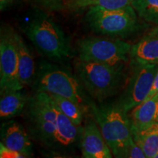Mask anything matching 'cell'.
I'll use <instances>...</instances> for the list:
<instances>
[{"mask_svg":"<svg viewBox=\"0 0 158 158\" xmlns=\"http://www.w3.org/2000/svg\"><path fill=\"white\" fill-rule=\"evenodd\" d=\"M134 141L141 148L147 158H154L158 152V122L143 130L132 127Z\"/></svg>","mask_w":158,"mask_h":158,"instance_id":"17","label":"cell"},{"mask_svg":"<svg viewBox=\"0 0 158 158\" xmlns=\"http://www.w3.org/2000/svg\"><path fill=\"white\" fill-rule=\"evenodd\" d=\"M124 64L110 65L78 60L75 62L76 78L89 95L103 102L116 95L125 85L127 75Z\"/></svg>","mask_w":158,"mask_h":158,"instance_id":"2","label":"cell"},{"mask_svg":"<svg viewBox=\"0 0 158 158\" xmlns=\"http://www.w3.org/2000/svg\"><path fill=\"white\" fill-rule=\"evenodd\" d=\"M19 56V76L23 87L32 86L35 80L37 68L32 53L23 37L16 32L15 35Z\"/></svg>","mask_w":158,"mask_h":158,"instance_id":"14","label":"cell"},{"mask_svg":"<svg viewBox=\"0 0 158 158\" xmlns=\"http://www.w3.org/2000/svg\"><path fill=\"white\" fill-rule=\"evenodd\" d=\"M124 157L129 158H146L143 151L135 141H133L126 149Z\"/></svg>","mask_w":158,"mask_h":158,"instance_id":"22","label":"cell"},{"mask_svg":"<svg viewBox=\"0 0 158 158\" xmlns=\"http://www.w3.org/2000/svg\"><path fill=\"white\" fill-rule=\"evenodd\" d=\"M85 20L94 33L114 38H126L140 27L137 13L132 5L118 10L89 7Z\"/></svg>","mask_w":158,"mask_h":158,"instance_id":"6","label":"cell"},{"mask_svg":"<svg viewBox=\"0 0 158 158\" xmlns=\"http://www.w3.org/2000/svg\"><path fill=\"white\" fill-rule=\"evenodd\" d=\"M158 92V70L157 74H156L155 78V81H154L152 87V89L150 91L149 95H148L147 99H149L152 97H153L155 94H156ZM146 99V100H147Z\"/></svg>","mask_w":158,"mask_h":158,"instance_id":"25","label":"cell"},{"mask_svg":"<svg viewBox=\"0 0 158 158\" xmlns=\"http://www.w3.org/2000/svg\"><path fill=\"white\" fill-rule=\"evenodd\" d=\"M91 113L115 157H124L126 149L134 140L130 118L117 102L94 103Z\"/></svg>","mask_w":158,"mask_h":158,"instance_id":"3","label":"cell"},{"mask_svg":"<svg viewBox=\"0 0 158 158\" xmlns=\"http://www.w3.org/2000/svg\"><path fill=\"white\" fill-rule=\"evenodd\" d=\"M31 86L36 92H44L70 99L88 110L94 103L88 98V93L76 76L52 63H40Z\"/></svg>","mask_w":158,"mask_h":158,"instance_id":"5","label":"cell"},{"mask_svg":"<svg viewBox=\"0 0 158 158\" xmlns=\"http://www.w3.org/2000/svg\"><path fill=\"white\" fill-rule=\"evenodd\" d=\"M80 141L83 157L111 158L113 157V153L94 117L86 118Z\"/></svg>","mask_w":158,"mask_h":158,"instance_id":"10","label":"cell"},{"mask_svg":"<svg viewBox=\"0 0 158 158\" xmlns=\"http://www.w3.org/2000/svg\"><path fill=\"white\" fill-rule=\"evenodd\" d=\"M132 6L141 19L158 25V0H133Z\"/></svg>","mask_w":158,"mask_h":158,"instance_id":"19","label":"cell"},{"mask_svg":"<svg viewBox=\"0 0 158 158\" xmlns=\"http://www.w3.org/2000/svg\"><path fill=\"white\" fill-rule=\"evenodd\" d=\"M18 0H0V10L2 12L6 10L13 6Z\"/></svg>","mask_w":158,"mask_h":158,"instance_id":"24","label":"cell"},{"mask_svg":"<svg viewBox=\"0 0 158 158\" xmlns=\"http://www.w3.org/2000/svg\"><path fill=\"white\" fill-rule=\"evenodd\" d=\"M1 143L9 149L23 154L26 157L32 156V142L29 133L19 122L10 120L2 124Z\"/></svg>","mask_w":158,"mask_h":158,"instance_id":"11","label":"cell"},{"mask_svg":"<svg viewBox=\"0 0 158 158\" xmlns=\"http://www.w3.org/2000/svg\"><path fill=\"white\" fill-rule=\"evenodd\" d=\"M132 127L143 130L158 122V92L153 97L144 100L132 110Z\"/></svg>","mask_w":158,"mask_h":158,"instance_id":"15","label":"cell"},{"mask_svg":"<svg viewBox=\"0 0 158 158\" xmlns=\"http://www.w3.org/2000/svg\"><path fill=\"white\" fill-rule=\"evenodd\" d=\"M49 94L62 112L70 118L76 125H81L84 115L88 112L87 109L70 99L57 94Z\"/></svg>","mask_w":158,"mask_h":158,"instance_id":"18","label":"cell"},{"mask_svg":"<svg viewBox=\"0 0 158 158\" xmlns=\"http://www.w3.org/2000/svg\"><path fill=\"white\" fill-rule=\"evenodd\" d=\"M44 8L50 10L61 11L64 10H78L77 0H35Z\"/></svg>","mask_w":158,"mask_h":158,"instance_id":"21","label":"cell"},{"mask_svg":"<svg viewBox=\"0 0 158 158\" xmlns=\"http://www.w3.org/2000/svg\"><path fill=\"white\" fill-rule=\"evenodd\" d=\"M133 0H78V9L95 7L103 10L122 9L132 5Z\"/></svg>","mask_w":158,"mask_h":158,"instance_id":"20","label":"cell"},{"mask_svg":"<svg viewBox=\"0 0 158 158\" xmlns=\"http://www.w3.org/2000/svg\"><path fill=\"white\" fill-rule=\"evenodd\" d=\"M130 65L131 72L125 88L116 101L126 112L133 110L147 98L158 70V64L131 62Z\"/></svg>","mask_w":158,"mask_h":158,"instance_id":"8","label":"cell"},{"mask_svg":"<svg viewBox=\"0 0 158 158\" xmlns=\"http://www.w3.org/2000/svg\"><path fill=\"white\" fill-rule=\"evenodd\" d=\"M23 31L37 50L55 62L67 60L72 48L64 31L52 18L42 10H36L23 26Z\"/></svg>","mask_w":158,"mask_h":158,"instance_id":"1","label":"cell"},{"mask_svg":"<svg viewBox=\"0 0 158 158\" xmlns=\"http://www.w3.org/2000/svg\"><path fill=\"white\" fill-rule=\"evenodd\" d=\"M154 158H158V152H157V154H156L155 157H154Z\"/></svg>","mask_w":158,"mask_h":158,"instance_id":"26","label":"cell"},{"mask_svg":"<svg viewBox=\"0 0 158 158\" xmlns=\"http://www.w3.org/2000/svg\"><path fill=\"white\" fill-rule=\"evenodd\" d=\"M29 98L23 89L10 91L1 94L0 117L2 119H9L21 115L25 109Z\"/></svg>","mask_w":158,"mask_h":158,"instance_id":"16","label":"cell"},{"mask_svg":"<svg viewBox=\"0 0 158 158\" xmlns=\"http://www.w3.org/2000/svg\"><path fill=\"white\" fill-rule=\"evenodd\" d=\"M0 157L1 158H23V154L15 150L9 149L3 143H0Z\"/></svg>","mask_w":158,"mask_h":158,"instance_id":"23","label":"cell"},{"mask_svg":"<svg viewBox=\"0 0 158 158\" xmlns=\"http://www.w3.org/2000/svg\"><path fill=\"white\" fill-rule=\"evenodd\" d=\"M22 114L29 135L44 147L56 149V114L50 94L44 92H35L29 98Z\"/></svg>","mask_w":158,"mask_h":158,"instance_id":"4","label":"cell"},{"mask_svg":"<svg viewBox=\"0 0 158 158\" xmlns=\"http://www.w3.org/2000/svg\"><path fill=\"white\" fill-rule=\"evenodd\" d=\"M53 100V99H52ZM55 104L56 114V129L55 133L57 149L68 148L76 143L81 137L83 127L76 125Z\"/></svg>","mask_w":158,"mask_h":158,"instance_id":"13","label":"cell"},{"mask_svg":"<svg viewBox=\"0 0 158 158\" xmlns=\"http://www.w3.org/2000/svg\"><path fill=\"white\" fill-rule=\"evenodd\" d=\"M130 56L133 62L158 64V25L132 45Z\"/></svg>","mask_w":158,"mask_h":158,"instance_id":"12","label":"cell"},{"mask_svg":"<svg viewBox=\"0 0 158 158\" xmlns=\"http://www.w3.org/2000/svg\"><path fill=\"white\" fill-rule=\"evenodd\" d=\"M16 31L9 25L0 30V93L23 89L19 76Z\"/></svg>","mask_w":158,"mask_h":158,"instance_id":"9","label":"cell"},{"mask_svg":"<svg viewBox=\"0 0 158 158\" xmlns=\"http://www.w3.org/2000/svg\"><path fill=\"white\" fill-rule=\"evenodd\" d=\"M132 45L118 38L86 37L76 43L79 60L110 65L124 64L130 58Z\"/></svg>","mask_w":158,"mask_h":158,"instance_id":"7","label":"cell"}]
</instances>
